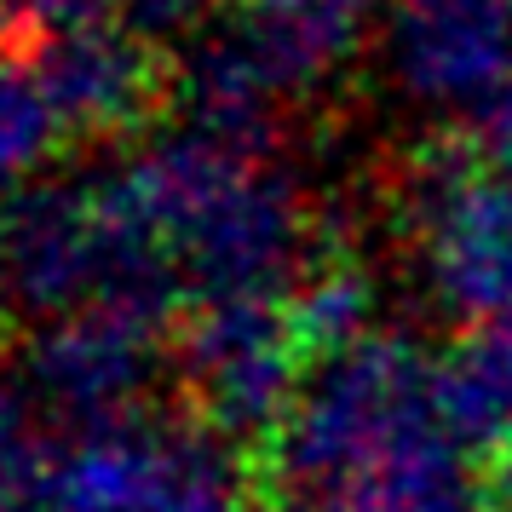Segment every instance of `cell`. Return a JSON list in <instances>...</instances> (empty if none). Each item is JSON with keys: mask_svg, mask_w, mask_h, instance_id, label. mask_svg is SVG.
Masks as SVG:
<instances>
[{"mask_svg": "<svg viewBox=\"0 0 512 512\" xmlns=\"http://www.w3.org/2000/svg\"><path fill=\"white\" fill-rule=\"evenodd\" d=\"M271 455L277 478L305 495L311 512L478 507L466 443L438 409V363H426V351L392 328L311 363Z\"/></svg>", "mask_w": 512, "mask_h": 512, "instance_id": "cell-1", "label": "cell"}, {"mask_svg": "<svg viewBox=\"0 0 512 512\" xmlns=\"http://www.w3.org/2000/svg\"><path fill=\"white\" fill-rule=\"evenodd\" d=\"M104 185L196 305L288 300L311 271L305 196L271 162V144H236L185 121L104 167Z\"/></svg>", "mask_w": 512, "mask_h": 512, "instance_id": "cell-2", "label": "cell"}, {"mask_svg": "<svg viewBox=\"0 0 512 512\" xmlns=\"http://www.w3.org/2000/svg\"><path fill=\"white\" fill-rule=\"evenodd\" d=\"M369 0H259L208 29L185 58L190 127L265 144L282 104L328 87L369 41Z\"/></svg>", "mask_w": 512, "mask_h": 512, "instance_id": "cell-3", "label": "cell"}, {"mask_svg": "<svg viewBox=\"0 0 512 512\" xmlns=\"http://www.w3.org/2000/svg\"><path fill=\"white\" fill-rule=\"evenodd\" d=\"M35 512H236V466L208 426L133 409L52 443Z\"/></svg>", "mask_w": 512, "mask_h": 512, "instance_id": "cell-4", "label": "cell"}, {"mask_svg": "<svg viewBox=\"0 0 512 512\" xmlns=\"http://www.w3.org/2000/svg\"><path fill=\"white\" fill-rule=\"evenodd\" d=\"M409 242L426 300L478 328L512 311V173L432 144L409 173Z\"/></svg>", "mask_w": 512, "mask_h": 512, "instance_id": "cell-5", "label": "cell"}, {"mask_svg": "<svg viewBox=\"0 0 512 512\" xmlns=\"http://www.w3.org/2000/svg\"><path fill=\"white\" fill-rule=\"evenodd\" d=\"M300 357L282 300L196 305L179 334V369L213 438H277L305 386Z\"/></svg>", "mask_w": 512, "mask_h": 512, "instance_id": "cell-6", "label": "cell"}, {"mask_svg": "<svg viewBox=\"0 0 512 512\" xmlns=\"http://www.w3.org/2000/svg\"><path fill=\"white\" fill-rule=\"evenodd\" d=\"M380 70L415 110H484L512 81V0H392Z\"/></svg>", "mask_w": 512, "mask_h": 512, "instance_id": "cell-7", "label": "cell"}, {"mask_svg": "<svg viewBox=\"0 0 512 512\" xmlns=\"http://www.w3.org/2000/svg\"><path fill=\"white\" fill-rule=\"evenodd\" d=\"M162 369V323L121 305L52 317L24 346V392L70 426H98L139 409Z\"/></svg>", "mask_w": 512, "mask_h": 512, "instance_id": "cell-8", "label": "cell"}, {"mask_svg": "<svg viewBox=\"0 0 512 512\" xmlns=\"http://www.w3.org/2000/svg\"><path fill=\"white\" fill-rule=\"evenodd\" d=\"M35 70L70 133H116L139 121L156 87L150 47L116 24L47 35V47L35 52Z\"/></svg>", "mask_w": 512, "mask_h": 512, "instance_id": "cell-9", "label": "cell"}, {"mask_svg": "<svg viewBox=\"0 0 512 512\" xmlns=\"http://www.w3.org/2000/svg\"><path fill=\"white\" fill-rule=\"evenodd\" d=\"M438 409L443 426L472 443L512 438V311L466 328L438 363Z\"/></svg>", "mask_w": 512, "mask_h": 512, "instance_id": "cell-10", "label": "cell"}, {"mask_svg": "<svg viewBox=\"0 0 512 512\" xmlns=\"http://www.w3.org/2000/svg\"><path fill=\"white\" fill-rule=\"evenodd\" d=\"M288 323H294V340H300L305 357H340V351L363 346L374 328V311H380V288L363 265H351V259H323V265H311L300 282H294V294H288Z\"/></svg>", "mask_w": 512, "mask_h": 512, "instance_id": "cell-11", "label": "cell"}, {"mask_svg": "<svg viewBox=\"0 0 512 512\" xmlns=\"http://www.w3.org/2000/svg\"><path fill=\"white\" fill-rule=\"evenodd\" d=\"M70 127L52 110L35 58L0 52V202L24 196V185L52 162V150Z\"/></svg>", "mask_w": 512, "mask_h": 512, "instance_id": "cell-12", "label": "cell"}, {"mask_svg": "<svg viewBox=\"0 0 512 512\" xmlns=\"http://www.w3.org/2000/svg\"><path fill=\"white\" fill-rule=\"evenodd\" d=\"M35 484H41V449L29 426V392L0 380V512H24V501L35 507Z\"/></svg>", "mask_w": 512, "mask_h": 512, "instance_id": "cell-13", "label": "cell"}, {"mask_svg": "<svg viewBox=\"0 0 512 512\" xmlns=\"http://www.w3.org/2000/svg\"><path fill=\"white\" fill-rule=\"evenodd\" d=\"M29 29L41 35H70V29L110 24V12H121V0H6Z\"/></svg>", "mask_w": 512, "mask_h": 512, "instance_id": "cell-14", "label": "cell"}, {"mask_svg": "<svg viewBox=\"0 0 512 512\" xmlns=\"http://www.w3.org/2000/svg\"><path fill=\"white\" fill-rule=\"evenodd\" d=\"M472 150H478L489 167L512 173V81L489 98L484 110H472Z\"/></svg>", "mask_w": 512, "mask_h": 512, "instance_id": "cell-15", "label": "cell"}, {"mask_svg": "<svg viewBox=\"0 0 512 512\" xmlns=\"http://www.w3.org/2000/svg\"><path fill=\"white\" fill-rule=\"evenodd\" d=\"M202 6L208 0H121V18L144 41V35H179V29H190L202 18Z\"/></svg>", "mask_w": 512, "mask_h": 512, "instance_id": "cell-16", "label": "cell"}, {"mask_svg": "<svg viewBox=\"0 0 512 512\" xmlns=\"http://www.w3.org/2000/svg\"><path fill=\"white\" fill-rule=\"evenodd\" d=\"M495 495H501V507L512 512V438H507V449H501V472H495Z\"/></svg>", "mask_w": 512, "mask_h": 512, "instance_id": "cell-17", "label": "cell"}, {"mask_svg": "<svg viewBox=\"0 0 512 512\" xmlns=\"http://www.w3.org/2000/svg\"><path fill=\"white\" fill-rule=\"evenodd\" d=\"M0 242H6V202H0Z\"/></svg>", "mask_w": 512, "mask_h": 512, "instance_id": "cell-18", "label": "cell"}, {"mask_svg": "<svg viewBox=\"0 0 512 512\" xmlns=\"http://www.w3.org/2000/svg\"><path fill=\"white\" fill-rule=\"evenodd\" d=\"M236 6H259V0H236Z\"/></svg>", "mask_w": 512, "mask_h": 512, "instance_id": "cell-19", "label": "cell"}]
</instances>
